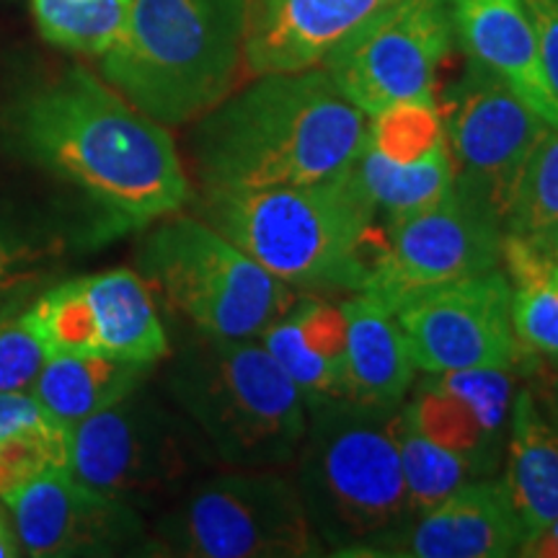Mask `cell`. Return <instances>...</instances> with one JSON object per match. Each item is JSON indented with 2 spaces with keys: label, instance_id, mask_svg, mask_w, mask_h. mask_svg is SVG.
I'll return each mask as SVG.
<instances>
[{
  "label": "cell",
  "instance_id": "836d02e7",
  "mask_svg": "<svg viewBox=\"0 0 558 558\" xmlns=\"http://www.w3.org/2000/svg\"><path fill=\"white\" fill-rule=\"evenodd\" d=\"M520 556L525 558H558V518L548 522L541 533L530 535V538L522 543Z\"/></svg>",
  "mask_w": 558,
  "mask_h": 558
},
{
  "label": "cell",
  "instance_id": "7a4b0ae2",
  "mask_svg": "<svg viewBox=\"0 0 558 558\" xmlns=\"http://www.w3.org/2000/svg\"><path fill=\"white\" fill-rule=\"evenodd\" d=\"M367 114L324 68L254 75L197 120L199 192H246L339 177L357 160Z\"/></svg>",
  "mask_w": 558,
  "mask_h": 558
},
{
  "label": "cell",
  "instance_id": "f1b7e54d",
  "mask_svg": "<svg viewBox=\"0 0 558 558\" xmlns=\"http://www.w3.org/2000/svg\"><path fill=\"white\" fill-rule=\"evenodd\" d=\"M70 463V427L47 422L0 445V501L16 494L41 473L68 469Z\"/></svg>",
  "mask_w": 558,
  "mask_h": 558
},
{
  "label": "cell",
  "instance_id": "e0dca14e",
  "mask_svg": "<svg viewBox=\"0 0 558 558\" xmlns=\"http://www.w3.org/2000/svg\"><path fill=\"white\" fill-rule=\"evenodd\" d=\"M450 13L465 60L499 75L535 114L558 128V99L522 0H450Z\"/></svg>",
  "mask_w": 558,
  "mask_h": 558
},
{
  "label": "cell",
  "instance_id": "8d00e7d4",
  "mask_svg": "<svg viewBox=\"0 0 558 558\" xmlns=\"http://www.w3.org/2000/svg\"><path fill=\"white\" fill-rule=\"evenodd\" d=\"M548 251H550V259H554V264H556V269H558V239L550 243L548 246Z\"/></svg>",
  "mask_w": 558,
  "mask_h": 558
},
{
  "label": "cell",
  "instance_id": "8992f818",
  "mask_svg": "<svg viewBox=\"0 0 558 558\" xmlns=\"http://www.w3.org/2000/svg\"><path fill=\"white\" fill-rule=\"evenodd\" d=\"M169 390L220 463L233 469L295 463L308 409L259 339L197 331L173 360Z\"/></svg>",
  "mask_w": 558,
  "mask_h": 558
},
{
  "label": "cell",
  "instance_id": "52a82bcc",
  "mask_svg": "<svg viewBox=\"0 0 558 558\" xmlns=\"http://www.w3.org/2000/svg\"><path fill=\"white\" fill-rule=\"evenodd\" d=\"M137 271L181 318L218 339H259L298 298L246 251L184 213L153 222L137 248Z\"/></svg>",
  "mask_w": 558,
  "mask_h": 558
},
{
  "label": "cell",
  "instance_id": "4316f807",
  "mask_svg": "<svg viewBox=\"0 0 558 558\" xmlns=\"http://www.w3.org/2000/svg\"><path fill=\"white\" fill-rule=\"evenodd\" d=\"M132 0H32L41 37L60 50L101 58L128 21Z\"/></svg>",
  "mask_w": 558,
  "mask_h": 558
},
{
  "label": "cell",
  "instance_id": "d4e9b609",
  "mask_svg": "<svg viewBox=\"0 0 558 558\" xmlns=\"http://www.w3.org/2000/svg\"><path fill=\"white\" fill-rule=\"evenodd\" d=\"M354 173L373 199L378 218L393 226L414 213H422L452 190V158L448 143L437 145L427 156L414 160H390L362 145Z\"/></svg>",
  "mask_w": 558,
  "mask_h": 558
},
{
  "label": "cell",
  "instance_id": "d6986e66",
  "mask_svg": "<svg viewBox=\"0 0 558 558\" xmlns=\"http://www.w3.org/2000/svg\"><path fill=\"white\" fill-rule=\"evenodd\" d=\"M341 311L347 324L344 399L365 409L401 407L418 369L396 313L365 292H352Z\"/></svg>",
  "mask_w": 558,
  "mask_h": 558
},
{
  "label": "cell",
  "instance_id": "6da1fadb",
  "mask_svg": "<svg viewBox=\"0 0 558 558\" xmlns=\"http://www.w3.org/2000/svg\"><path fill=\"white\" fill-rule=\"evenodd\" d=\"M9 130L21 156L73 184L117 230L153 226L192 202L169 128L86 68L29 90Z\"/></svg>",
  "mask_w": 558,
  "mask_h": 558
},
{
  "label": "cell",
  "instance_id": "d6a6232c",
  "mask_svg": "<svg viewBox=\"0 0 558 558\" xmlns=\"http://www.w3.org/2000/svg\"><path fill=\"white\" fill-rule=\"evenodd\" d=\"M525 383L533 390L535 401L554 429L558 432V365L550 367L546 365V360H541L538 365L530 369V375L525 378Z\"/></svg>",
  "mask_w": 558,
  "mask_h": 558
},
{
  "label": "cell",
  "instance_id": "d590c367",
  "mask_svg": "<svg viewBox=\"0 0 558 558\" xmlns=\"http://www.w3.org/2000/svg\"><path fill=\"white\" fill-rule=\"evenodd\" d=\"M19 254H13V251L0 241V290L9 288L11 282L19 279Z\"/></svg>",
  "mask_w": 558,
  "mask_h": 558
},
{
  "label": "cell",
  "instance_id": "4dcf8cb0",
  "mask_svg": "<svg viewBox=\"0 0 558 558\" xmlns=\"http://www.w3.org/2000/svg\"><path fill=\"white\" fill-rule=\"evenodd\" d=\"M530 24H533L535 41L550 90L558 99V0H522Z\"/></svg>",
  "mask_w": 558,
  "mask_h": 558
},
{
  "label": "cell",
  "instance_id": "f546056e",
  "mask_svg": "<svg viewBox=\"0 0 558 558\" xmlns=\"http://www.w3.org/2000/svg\"><path fill=\"white\" fill-rule=\"evenodd\" d=\"M50 360V349L29 316L0 320V390H29Z\"/></svg>",
  "mask_w": 558,
  "mask_h": 558
},
{
  "label": "cell",
  "instance_id": "7c38bea8",
  "mask_svg": "<svg viewBox=\"0 0 558 558\" xmlns=\"http://www.w3.org/2000/svg\"><path fill=\"white\" fill-rule=\"evenodd\" d=\"M505 269L414 292L396 305L411 360L422 373L505 367L527 378L538 365L514 337Z\"/></svg>",
  "mask_w": 558,
  "mask_h": 558
},
{
  "label": "cell",
  "instance_id": "484cf974",
  "mask_svg": "<svg viewBox=\"0 0 558 558\" xmlns=\"http://www.w3.org/2000/svg\"><path fill=\"white\" fill-rule=\"evenodd\" d=\"M501 226L505 233L546 248L558 239V128L554 124L530 150Z\"/></svg>",
  "mask_w": 558,
  "mask_h": 558
},
{
  "label": "cell",
  "instance_id": "9c48e42d",
  "mask_svg": "<svg viewBox=\"0 0 558 558\" xmlns=\"http://www.w3.org/2000/svg\"><path fill=\"white\" fill-rule=\"evenodd\" d=\"M209 460L218 458L205 435L143 386L70 429V476L130 505L179 486Z\"/></svg>",
  "mask_w": 558,
  "mask_h": 558
},
{
  "label": "cell",
  "instance_id": "9a60e30c",
  "mask_svg": "<svg viewBox=\"0 0 558 558\" xmlns=\"http://www.w3.org/2000/svg\"><path fill=\"white\" fill-rule=\"evenodd\" d=\"M525 525L501 476L473 478L429 512L373 538L352 558H509L520 556Z\"/></svg>",
  "mask_w": 558,
  "mask_h": 558
},
{
  "label": "cell",
  "instance_id": "5b68a950",
  "mask_svg": "<svg viewBox=\"0 0 558 558\" xmlns=\"http://www.w3.org/2000/svg\"><path fill=\"white\" fill-rule=\"evenodd\" d=\"M401 407L341 401L308 414L295 486L326 554L352 558L360 546L411 520L401 471Z\"/></svg>",
  "mask_w": 558,
  "mask_h": 558
},
{
  "label": "cell",
  "instance_id": "83f0119b",
  "mask_svg": "<svg viewBox=\"0 0 558 558\" xmlns=\"http://www.w3.org/2000/svg\"><path fill=\"white\" fill-rule=\"evenodd\" d=\"M401 471L403 484H407L411 520L429 512L439 501L456 494L460 486L476 478V473L463 458L424 437L414 424L407 422V416L401 424Z\"/></svg>",
  "mask_w": 558,
  "mask_h": 558
},
{
  "label": "cell",
  "instance_id": "603a6c76",
  "mask_svg": "<svg viewBox=\"0 0 558 558\" xmlns=\"http://www.w3.org/2000/svg\"><path fill=\"white\" fill-rule=\"evenodd\" d=\"M501 269L512 288L509 313L514 337L535 360L558 365V269L550 251L505 233Z\"/></svg>",
  "mask_w": 558,
  "mask_h": 558
},
{
  "label": "cell",
  "instance_id": "2e32d148",
  "mask_svg": "<svg viewBox=\"0 0 558 558\" xmlns=\"http://www.w3.org/2000/svg\"><path fill=\"white\" fill-rule=\"evenodd\" d=\"M396 0H254L243 68L248 75L320 68L341 41Z\"/></svg>",
  "mask_w": 558,
  "mask_h": 558
},
{
  "label": "cell",
  "instance_id": "1f68e13d",
  "mask_svg": "<svg viewBox=\"0 0 558 558\" xmlns=\"http://www.w3.org/2000/svg\"><path fill=\"white\" fill-rule=\"evenodd\" d=\"M47 422H52V416L39 407L29 390H16V393L0 390V445L13 435H21V432Z\"/></svg>",
  "mask_w": 558,
  "mask_h": 558
},
{
  "label": "cell",
  "instance_id": "ffe728a7",
  "mask_svg": "<svg viewBox=\"0 0 558 558\" xmlns=\"http://www.w3.org/2000/svg\"><path fill=\"white\" fill-rule=\"evenodd\" d=\"M501 469V481L525 525V535L530 538L541 533L558 518V432L541 411L527 383L514 396Z\"/></svg>",
  "mask_w": 558,
  "mask_h": 558
},
{
  "label": "cell",
  "instance_id": "8fae6325",
  "mask_svg": "<svg viewBox=\"0 0 558 558\" xmlns=\"http://www.w3.org/2000/svg\"><path fill=\"white\" fill-rule=\"evenodd\" d=\"M456 47L450 0H396L324 60L347 101L373 117L393 104L435 96Z\"/></svg>",
  "mask_w": 558,
  "mask_h": 558
},
{
  "label": "cell",
  "instance_id": "ba28073f",
  "mask_svg": "<svg viewBox=\"0 0 558 558\" xmlns=\"http://www.w3.org/2000/svg\"><path fill=\"white\" fill-rule=\"evenodd\" d=\"M153 554L186 558L324 556L295 478L279 469H235L202 481L153 530Z\"/></svg>",
  "mask_w": 558,
  "mask_h": 558
},
{
  "label": "cell",
  "instance_id": "7402d4cb",
  "mask_svg": "<svg viewBox=\"0 0 558 558\" xmlns=\"http://www.w3.org/2000/svg\"><path fill=\"white\" fill-rule=\"evenodd\" d=\"M153 365L101 357V354H52L29 393L41 409L73 429L83 418L122 401L148 380Z\"/></svg>",
  "mask_w": 558,
  "mask_h": 558
},
{
  "label": "cell",
  "instance_id": "30bf717a",
  "mask_svg": "<svg viewBox=\"0 0 558 558\" xmlns=\"http://www.w3.org/2000/svg\"><path fill=\"white\" fill-rule=\"evenodd\" d=\"M437 107L452 158V190L505 220L522 166L550 124L473 60L439 94Z\"/></svg>",
  "mask_w": 558,
  "mask_h": 558
},
{
  "label": "cell",
  "instance_id": "ac0fdd59",
  "mask_svg": "<svg viewBox=\"0 0 558 558\" xmlns=\"http://www.w3.org/2000/svg\"><path fill=\"white\" fill-rule=\"evenodd\" d=\"M259 341L295 383L308 414L347 401V324L341 303L318 295L295 298V303L264 329Z\"/></svg>",
  "mask_w": 558,
  "mask_h": 558
},
{
  "label": "cell",
  "instance_id": "5bb4252c",
  "mask_svg": "<svg viewBox=\"0 0 558 558\" xmlns=\"http://www.w3.org/2000/svg\"><path fill=\"white\" fill-rule=\"evenodd\" d=\"M26 556H109L143 541L130 501L94 492L68 469L47 471L3 501Z\"/></svg>",
  "mask_w": 558,
  "mask_h": 558
},
{
  "label": "cell",
  "instance_id": "3957f363",
  "mask_svg": "<svg viewBox=\"0 0 558 558\" xmlns=\"http://www.w3.org/2000/svg\"><path fill=\"white\" fill-rule=\"evenodd\" d=\"M197 218L292 290L360 292L378 256V209L354 166L308 184L199 192Z\"/></svg>",
  "mask_w": 558,
  "mask_h": 558
},
{
  "label": "cell",
  "instance_id": "e575fe53",
  "mask_svg": "<svg viewBox=\"0 0 558 558\" xmlns=\"http://www.w3.org/2000/svg\"><path fill=\"white\" fill-rule=\"evenodd\" d=\"M21 554H24V548H21L16 527H11V522L0 512V558H16Z\"/></svg>",
  "mask_w": 558,
  "mask_h": 558
},
{
  "label": "cell",
  "instance_id": "cb8c5ba5",
  "mask_svg": "<svg viewBox=\"0 0 558 558\" xmlns=\"http://www.w3.org/2000/svg\"><path fill=\"white\" fill-rule=\"evenodd\" d=\"M403 416L432 442L463 458L476 478L501 476L507 442L488 435L469 403L439 386L435 375L424 373V378L411 386Z\"/></svg>",
  "mask_w": 558,
  "mask_h": 558
},
{
  "label": "cell",
  "instance_id": "277c9868",
  "mask_svg": "<svg viewBox=\"0 0 558 558\" xmlns=\"http://www.w3.org/2000/svg\"><path fill=\"white\" fill-rule=\"evenodd\" d=\"M254 0H132L101 78L163 128L197 122L239 86Z\"/></svg>",
  "mask_w": 558,
  "mask_h": 558
},
{
  "label": "cell",
  "instance_id": "44dd1931",
  "mask_svg": "<svg viewBox=\"0 0 558 558\" xmlns=\"http://www.w3.org/2000/svg\"><path fill=\"white\" fill-rule=\"evenodd\" d=\"M101 357L158 365L171 347L153 303L150 288L140 271L117 267L81 277Z\"/></svg>",
  "mask_w": 558,
  "mask_h": 558
},
{
  "label": "cell",
  "instance_id": "4fadbf2b",
  "mask_svg": "<svg viewBox=\"0 0 558 558\" xmlns=\"http://www.w3.org/2000/svg\"><path fill=\"white\" fill-rule=\"evenodd\" d=\"M505 228L478 202L450 190L445 199L386 228L360 292L393 311L414 292L501 267Z\"/></svg>",
  "mask_w": 558,
  "mask_h": 558
}]
</instances>
